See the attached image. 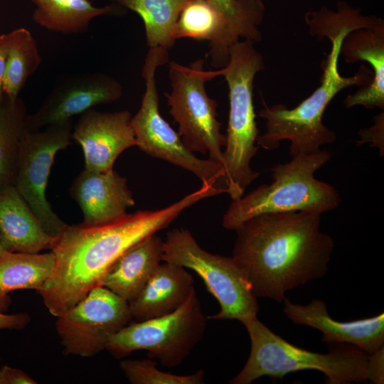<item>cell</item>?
<instances>
[{"instance_id":"cell-30","label":"cell","mask_w":384,"mask_h":384,"mask_svg":"<svg viewBox=\"0 0 384 384\" xmlns=\"http://www.w3.org/2000/svg\"><path fill=\"white\" fill-rule=\"evenodd\" d=\"M373 124L370 127L361 129L358 131L360 139L356 141V145L370 144V147H376L380 156L384 154V112L375 116L373 119Z\"/></svg>"},{"instance_id":"cell-25","label":"cell","mask_w":384,"mask_h":384,"mask_svg":"<svg viewBox=\"0 0 384 384\" xmlns=\"http://www.w3.org/2000/svg\"><path fill=\"white\" fill-rule=\"evenodd\" d=\"M9 50L3 82L4 96L14 101L42 62L37 43L25 28L8 33Z\"/></svg>"},{"instance_id":"cell-21","label":"cell","mask_w":384,"mask_h":384,"mask_svg":"<svg viewBox=\"0 0 384 384\" xmlns=\"http://www.w3.org/2000/svg\"><path fill=\"white\" fill-rule=\"evenodd\" d=\"M163 243L154 233L132 246L106 273L101 286L127 302L132 301L162 262Z\"/></svg>"},{"instance_id":"cell-23","label":"cell","mask_w":384,"mask_h":384,"mask_svg":"<svg viewBox=\"0 0 384 384\" xmlns=\"http://www.w3.org/2000/svg\"><path fill=\"white\" fill-rule=\"evenodd\" d=\"M53 252H6L0 258V312L5 313L11 302L9 294L19 289L39 292L54 270Z\"/></svg>"},{"instance_id":"cell-4","label":"cell","mask_w":384,"mask_h":384,"mask_svg":"<svg viewBox=\"0 0 384 384\" xmlns=\"http://www.w3.org/2000/svg\"><path fill=\"white\" fill-rule=\"evenodd\" d=\"M245 327L250 339V355L230 383L250 384L260 377L282 378L304 370L321 372L330 384L373 383L370 354L358 347L331 343L334 346L329 352H312L289 343L257 318Z\"/></svg>"},{"instance_id":"cell-32","label":"cell","mask_w":384,"mask_h":384,"mask_svg":"<svg viewBox=\"0 0 384 384\" xmlns=\"http://www.w3.org/2000/svg\"><path fill=\"white\" fill-rule=\"evenodd\" d=\"M30 321L29 314L25 312L11 314L0 312V330H22Z\"/></svg>"},{"instance_id":"cell-3","label":"cell","mask_w":384,"mask_h":384,"mask_svg":"<svg viewBox=\"0 0 384 384\" xmlns=\"http://www.w3.org/2000/svg\"><path fill=\"white\" fill-rule=\"evenodd\" d=\"M348 33H341L329 40L331 51L323 61V74L320 85L305 100L292 109L276 104L264 107L259 116L265 120V131L259 134L257 144L266 150H273L283 140L290 142L291 157L300 154L319 151L323 145L334 143L335 132L323 123L324 112L332 99L343 89L353 86H366L373 72L362 65L353 76L344 77L338 71V58L343 38Z\"/></svg>"},{"instance_id":"cell-16","label":"cell","mask_w":384,"mask_h":384,"mask_svg":"<svg viewBox=\"0 0 384 384\" xmlns=\"http://www.w3.org/2000/svg\"><path fill=\"white\" fill-rule=\"evenodd\" d=\"M283 311L294 324L309 326L322 333V341L347 343L371 354L384 345V314L351 321H339L331 317L326 304L313 299L309 304L283 301Z\"/></svg>"},{"instance_id":"cell-22","label":"cell","mask_w":384,"mask_h":384,"mask_svg":"<svg viewBox=\"0 0 384 384\" xmlns=\"http://www.w3.org/2000/svg\"><path fill=\"white\" fill-rule=\"evenodd\" d=\"M30 1L36 6L33 21L47 30L63 34L85 33L94 18L122 13V7L119 5L98 7L89 0Z\"/></svg>"},{"instance_id":"cell-1","label":"cell","mask_w":384,"mask_h":384,"mask_svg":"<svg viewBox=\"0 0 384 384\" xmlns=\"http://www.w3.org/2000/svg\"><path fill=\"white\" fill-rule=\"evenodd\" d=\"M320 225L321 214L298 211L259 215L235 230L232 257L257 298L282 303L326 274L334 242Z\"/></svg>"},{"instance_id":"cell-27","label":"cell","mask_w":384,"mask_h":384,"mask_svg":"<svg viewBox=\"0 0 384 384\" xmlns=\"http://www.w3.org/2000/svg\"><path fill=\"white\" fill-rule=\"evenodd\" d=\"M380 18L374 15L364 16L360 9L343 1H338L336 11L324 6L319 10L307 11L304 16L309 33L318 39H329L341 33L369 27Z\"/></svg>"},{"instance_id":"cell-17","label":"cell","mask_w":384,"mask_h":384,"mask_svg":"<svg viewBox=\"0 0 384 384\" xmlns=\"http://www.w3.org/2000/svg\"><path fill=\"white\" fill-rule=\"evenodd\" d=\"M340 54L348 63L366 61L373 69L370 82L348 95L346 108L362 105L367 109H384V20L373 26L354 30L342 40Z\"/></svg>"},{"instance_id":"cell-19","label":"cell","mask_w":384,"mask_h":384,"mask_svg":"<svg viewBox=\"0 0 384 384\" xmlns=\"http://www.w3.org/2000/svg\"><path fill=\"white\" fill-rule=\"evenodd\" d=\"M0 235L12 252L38 253L51 250L55 241L14 184L0 186Z\"/></svg>"},{"instance_id":"cell-33","label":"cell","mask_w":384,"mask_h":384,"mask_svg":"<svg viewBox=\"0 0 384 384\" xmlns=\"http://www.w3.org/2000/svg\"><path fill=\"white\" fill-rule=\"evenodd\" d=\"M9 50V37L8 33L0 36V105L4 100L3 92V82L5 75L6 60Z\"/></svg>"},{"instance_id":"cell-12","label":"cell","mask_w":384,"mask_h":384,"mask_svg":"<svg viewBox=\"0 0 384 384\" xmlns=\"http://www.w3.org/2000/svg\"><path fill=\"white\" fill-rule=\"evenodd\" d=\"M132 319L126 300L97 286L57 316L55 329L65 355L92 357L104 350L110 337Z\"/></svg>"},{"instance_id":"cell-31","label":"cell","mask_w":384,"mask_h":384,"mask_svg":"<svg viewBox=\"0 0 384 384\" xmlns=\"http://www.w3.org/2000/svg\"><path fill=\"white\" fill-rule=\"evenodd\" d=\"M24 371L7 365L0 368V384H36Z\"/></svg>"},{"instance_id":"cell-10","label":"cell","mask_w":384,"mask_h":384,"mask_svg":"<svg viewBox=\"0 0 384 384\" xmlns=\"http://www.w3.org/2000/svg\"><path fill=\"white\" fill-rule=\"evenodd\" d=\"M169 76L171 91L165 96L183 143L222 164L226 136L217 119L218 103L206 90V82L215 78L212 70H205L203 59L188 66L170 62Z\"/></svg>"},{"instance_id":"cell-28","label":"cell","mask_w":384,"mask_h":384,"mask_svg":"<svg viewBox=\"0 0 384 384\" xmlns=\"http://www.w3.org/2000/svg\"><path fill=\"white\" fill-rule=\"evenodd\" d=\"M221 28L220 16L206 0H191L180 13L172 38L206 40L210 46L217 41Z\"/></svg>"},{"instance_id":"cell-11","label":"cell","mask_w":384,"mask_h":384,"mask_svg":"<svg viewBox=\"0 0 384 384\" xmlns=\"http://www.w3.org/2000/svg\"><path fill=\"white\" fill-rule=\"evenodd\" d=\"M73 119L27 130L21 141L14 185L46 232L58 238L68 224L52 210L46 187L56 154L71 143Z\"/></svg>"},{"instance_id":"cell-35","label":"cell","mask_w":384,"mask_h":384,"mask_svg":"<svg viewBox=\"0 0 384 384\" xmlns=\"http://www.w3.org/2000/svg\"><path fill=\"white\" fill-rule=\"evenodd\" d=\"M0 361H1V358H0Z\"/></svg>"},{"instance_id":"cell-26","label":"cell","mask_w":384,"mask_h":384,"mask_svg":"<svg viewBox=\"0 0 384 384\" xmlns=\"http://www.w3.org/2000/svg\"><path fill=\"white\" fill-rule=\"evenodd\" d=\"M28 116L21 99L11 101L4 96L0 105V186L14 184L21 141L28 130Z\"/></svg>"},{"instance_id":"cell-2","label":"cell","mask_w":384,"mask_h":384,"mask_svg":"<svg viewBox=\"0 0 384 384\" xmlns=\"http://www.w3.org/2000/svg\"><path fill=\"white\" fill-rule=\"evenodd\" d=\"M201 185L171 205L156 210H138L108 224L68 225L50 250L55 265L38 292L50 314L57 317L73 307L101 282L117 259L132 246L166 228L199 201L216 196Z\"/></svg>"},{"instance_id":"cell-24","label":"cell","mask_w":384,"mask_h":384,"mask_svg":"<svg viewBox=\"0 0 384 384\" xmlns=\"http://www.w3.org/2000/svg\"><path fill=\"white\" fill-rule=\"evenodd\" d=\"M138 14L143 21L149 48L169 50L175 43L172 31L191 0H108Z\"/></svg>"},{"instance_id":"cell-18","label":"cell","mask_w":384,"mask_h":384,"mask_svg":"<svg viewBox=\"0 0 384 384\" xmlns=\"http://www.w3.org/2000/svg\"><path fill=\"white\" fill-rule=\"evenodd\" d=\"M193 284L186 268L160 263L137 296L128 302L132 319L142 321L172 313L188 298Z\"/></svg>"},{"instance_id":"cell-7","label":"cell","mask_w":384,"mask_h":384,"mask_svg":"<svg viewBox=\"0 0 384 384\" xmlns=\"http://www.w3.org/2000/svg\"><path fill=\"white\" fill-rule=\"evenodd\" d=\"M169 50L161 47L149 48L146 55L142 69L145 91L140 107L131 119L137 146L152 157L193 173L203 185L228 193L223 165L210 159L198 158L160 114L155 75L157 68L169 62Z\"/></svg>"},{"instance_id":"cell-14","label":"cell","mask_w":384,"mask_h":384,"mask_svg":"<svg viewBox=\"0 0 384 384\" xmlns=\"http://www.w3.org/2000/svg\"><path fill=\"white\" fill-rule=\"evenodd\" d=\"M128 110L103 112L90 109L73 127L72 139L81 146L85 169L107 171L126 149L137 146Z\"/></svg>"},{"instance_id":"cell-13","label":"cell","mask_w":384,"mask_h":384,"mask_svg":"<svg viewBox=\"0 0 384 384\" xmlns=\"http://www.w3.org/2000/svg\"><path fill=\"white\" fill-rule=\"evenodd\" d=\"M119 82L100 72L68 74L56 81L38 109L28 114L27 127L39 130L82 114L94 107L113 102L122 95Z\"/></svg>"},{"instance_id":"cell-20","label":"cell","mask_w":384,"mask_h":384,"mask_svg":"<svg viewBox=\"0 0 384 384\" xmlns=\"http://www.w3.org/2000/svg\"><path fill=\"white\" fill-rule=\"evenodd\" d=\"M219 14L222 28L217 41L210 46L206 56L212 67L220 69L229 60L230 47L247 40L254 43L262 40L260 26L265 6L262 0H206Z\"/></svg>"},{"instance_id":"cell-34","label":"cell","mask_w":384,"mask_h":384,"mask_svg":"<svg viewBox=\"0 0 384 384\" xmlns=\"http://www.w3.org/2000/svg\"><path fill=\"white\" fill-rule=\"evenodd\" d=\"M6 252H9L7 251L3 243H2V241H1V235H0V258Z\"/></svg>"},{"instance_id":"cell-5","label":"cell","mask_w":384,"mask_h":384,"mask_svg":"<svg viewBox=\"0 0 384 384\" xmlns=\"http://www.w3.org/2000/svg\"><path fill=\"white\" fill-rule=\"evenodd\" d=\"M331 158L330 151L319 149L274 165L270 169L272 183L232 201L223 226L235 230L248 219L265 213L307 211L321 215L338 208L341 202L338 191L314 177Z\"/></svg>"},{"instance_id":"cell-15","label":"cell","mask_w":384,"mask_h":384,"mask_svg":"<svg viewBox=\"0 0 384 384\" xmlns=\"http://www.w3.org/2000/svg\"><path fill=\"white\" fill-rule=\"evenodd\" d=\"M69 193L82 210L81 224L87 226L121 220L135 205L127 178L113 169L107 171L84 169L73 181Z\"/></svg>"},{"instance_id":"cell-6","label":"cell","mask_w":384,"mask_h":384,"mask_svg":"<svg viewBox=\"0 0 384 384\" xmlns=\"http://www.w3.org/2000/svg\"><path fill=\"white\" fill-rule=\"evenodd\" d=\"M253 42L240 40L230 49L228 64L213 70L214 76H224L228 86L229 117L222 165L232 201L244 195L246 188L259 176L251 161L259 146V130L253 105V82L265 69L262 55Z\"/></svg>"},{"instance_id":"cell-9","label":"cell","mask_w":384,"mask_h":384,"mask_svg":"<svg viewBox=\"0 0 384 384\" xmlns=\"http://www.w3.org/2000/svg\"><path fill=\"white\" fill-rule=\"evenodd\" d=\"M205 317L195 289L176 310L154 319L130 322L108 339L105 349L116 358L145 350L161 366H179L203 337Z\"/></svg>"},{"instance_id":"cell-29","label":"cell","mask_w":384,"mask_h":384,"mask_svg":"<svg viewBox=\"0 0 384 384\" xmlns=\"http://www.w3.org/2000/svg\"><path fill=\"white\" fill-rule=\"evenodd\" d=\"M151 358L123 360L119 367L132 384H203L204 370L200 369L191 375H174L159 370Z\"/></svg>"},{"instance_id":"cell-8","label":"cell","mask_w":384,"mask_h":384,"mask_svg":"<svg viewBox=\"0 0 384 384\" xmlns=\"http://www.w3.org/2000/svg\"><path fill=\"white\" fill-rule=\"evenodd\" d=\"M162 261L191 269L201 277L220 305V311L210 319H235L245 326L257 318V297L233 257L203 250L188 230L176 228L168 233Z\"/></svg>"}]
</instances>
